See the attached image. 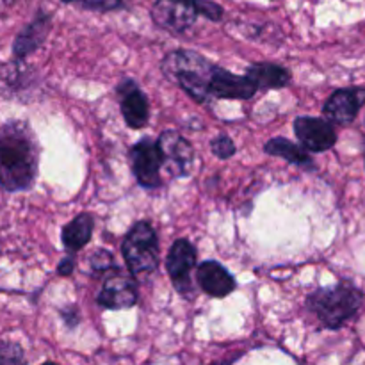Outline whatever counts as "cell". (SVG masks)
Returning a JSON list of instances; mask_svg holds the SVG:
<instances>
[{
	"mask_svg": "<svg viewBox=\"0 0 365 365\" xmlns=\"http://www.w3.org/2000/svg\"><path fill=\"white\" fill-rule=\"evenodd\" d=\"M63 2L81 4V6L89 7V9H98V11H110L123 6V0H63Z\"/></svg>",
	"mask_w": 365,
	"mask_h": 365,
	"instance_id": "obj_22",
	"label": "cell"
},
{
	"mask_svg": "<svg viewBox=\"0 0 365 365\" xmlns=\"http://www.w3.org/2000/svg\"><path fill=\"white\" fill-rule=\"evenodd\" d=\"M294 132L302 145L314 153L327 152V150L334 148L337 143V132H335L334 125L321 118H296Z\"/></svg>",
	"mask_w": 365,
	"mask_h": 365,
	"instance_id": "obj_10",
	"label": "cell"
},
{
	"mask_svg": "<svg viewBox=\"0 0 365 365\" xmlns=\"http://www.w3.org/2000/svg\"><path fill=\"white\" fill-rule=\"evenodd\" d=\"M362 303V292L349 282H341L334 287L317 289L307 299L310 312L331 330H337L355 317Z\"/></svg>",
	"mask_w": 365,
	"mask_h": 365,
	"instance_id": "obj_3",
	"label": "cell"
},
{
	"mask_svg": "<svg viewBox=\"0 0 365 365\" xmlns=\"http://www.w3.org/2000/svg\"><path fill=\"white\" fill-rule=\"evenodd\" d=\"M196 280L198 285L212 298H225L235 291V280L220 262L207 260L202 262L196 269Z\"/></svg>",
	"mask_w": 365,
	"mask_h": 365,
	"instance_id": "obj_15",
	"label": "cell"
},
{
	"mask_svg": "<svg viewBox=\"0 0 365 365\" xmlns=\"http://www.w3.org/2000/svg\"><path fill=\"white\" fill-rule=\"evenodd\" d=\"M91 264H93V269L106 271L107 267L113 264V257H110V253H107L106 250H100V252L93 253Z\"/></svg>",
	"mask_w": 365,
	"mask_h": 365,
	"instance_id": "obj_23",
	"label": "cell"
},
{
	"mask_svg": "<svg viewBox=\"0 0 365 365\" xmlns=\"http://www.w3.org/2000/svg\"><path fill=\"white\" fill-rule=\"evenodd\" d=\"M210 148H212L214 155H217L220 159H230L232 155L235 153V145L230 138L227 135H220V138L214 139L210 143Z\"/></svg>",
	"mask_w": 365,
	"mask_h": 365,
	"instance_id": "obj_21",
	"label": "cell"
},
{
	"mask_svg": "<svg viewBox=\"0 0 365 365\" xmlns=\"http://www.w3.org/2000/svg\"><path fill=\"white\" fill-rule=\"evenodd\" d=\"M157 145L163 153L164 164L175 177H187L191 173L192 164H195V152L187 139L182 138L178 132L166 130L157 139Z\"/></svg>",
	"mask_w": 365,
	"mask_h": 365,
	"instance_id": "obj_8",
	"label": "cell"
},
{
	"mask_svg": "<svg viewBox=\"0 0 365 365\" xmlns=\"http://www.w3.org/2000/svg\"><path fill=\"white\" fill-rule=\"evenodd\" d=\"M223 14V7L210 0H155L152 6L153 24L171 34L189 31L198 16H205L210 21H221Z\"/></svg>",
	"mask_w": 365,
	"mask_h": 365,
	"instance_id": "obj_4",
	"label": "cell"
},
{
	"mask_svg": "<svg viewBox=\"0 0 365 365\" xmlns=\"http://www.w3.org/2000/svg\"><path fill=\"white\" fill-rule=\"evenodd\" d=\"M0 365H27L24 349L14 342H0Z\"/></svg>",
	"mask_w": 365,
	"mask_h": 365,
	"instance_id": "obj_20",
	"label": "cell"
},
{
	"mask_svg": "<svg viewBox=\"0 0 365 365\" xmlns=\"http://www.w3.org/2000/svg\"><path fill=\"white\" fill-rule=\"evenodd\" d=\"M246 78L255 86V89H277L284 88L291 82V73L285 68L273 63H257L248 66Z\"/></svg>",
	"mask_w": 365,
	"mask_h": 365,
	"instance_id": "obj_16",
	"label": "cell"
},
{
	"mask_svg": "<svg viewBox=\"0 0 365 365\" xmlns=\"http://www.w3.org/2000/svg\"><path fill=\"white\" fill-rule=\"evenodd\" d=\"M216 64L192 50H175L163 59V73L177 82L196 102H209L210 81Z\"/></svg>",
	"mask_w": 365,
	"mask_h": 365,
	"instance_id": "obj_2",
	"label": "cell"
},
{
	"mask_svg": "<svg viewBox=\"0 0 365 365\" xmlns=\"http://www.w3.org/2000/svg\"><path fill=\"white\" fill-rule=\"evenodd\" d=\"M365 106V88L337 89L324 103V116L335 125H349Z\"/></svg>",
	"mask_w": 365,
	"mask_h": 365,
	"instance_id": "obj_11",
	"label": "cell"
},
{
	"mask_svg": "<svg viewBox=\"0 0 365 365\" xmlns=\"http://www.w3.org/2000/svg\"><path fill=\"white\" fill-rule=\"evenodd\" d=\"M39 150L27 123L11 121L0 127V187L24 191L36 180Z\"/></svg>",
	"mask_w": 365,
	"mask_h": 365,
	"instance_id": "obj_1",
	"label": "cell"
},
{
	"mask_svg": "<svg viewBox=\"0 0 365 365\" xmlns=\"http://www.w3.org/2000/svg\"><path fill=\"white\" fill-rule=\"evenodd\" d=\"M196 266V250L187 239H177L170 250V255L166 259V269L173 282L175 289L180 294L191 296L192 284L191 273Z\"/></svg>",
	"mask_w": 365,
	"mask_h": 365,
	"instance_id": "obj_7",
	"label": "cell"
},
{
	"mask_svg": "<svg viewBox=\"0 0 365 365\" xmlns=\"http://www.w3.org/2000/svg\"><path fill=\"white\" fill-rule=\"evenodd\" d=\"M43 365H57V364H52V362H46V364H43Z\"/></svg>",
	"mask_w": 365,
	"mask_h": 365,
	"instance_id": "obj_26",
	"label": "cell"
},
{
	"mask_svg": "<svg viewBox=\"0 0 365 365\" xmlns=\"http://www.w3.org/2000/svg\"><path fill=\"white\" fill-rule=\"evenodd\" d=\"M93 227H95V220H93L91 214H78L75 220H71L70 223L63 228L61 239H63L64 248L70 253H75L78 252V250L84 248L89 242V239H91Z\"/></svg>",
	"mask_w": 365,
	"mask_h": 365,
	"instance_id": "obj_17",
	"label": "cell"
},
{
	"mask_svg": "<svg viewBox=\"0 0 365 365\" xmlns=\"http://www.w3.org/2000/svg\"><path fill=\"white\" fill-rule=\"evenodd\" d=\"M61 316H63V319L66 321V324L70 328H75L78 324V314L75 312V310H70V314H68L66 310H63V312H61Z\"/></svg>",
	"mask_w": 365,
	"mask_h": 365,
	"instance_id": "obj_25",
	"label": "cell"
},
{
	"mask_svg": "<svg viewBox=\"0 0 365 365\" xmlns=\"http://www.w3.org/2000/svg\"><path fill=\"white\" fill-rule=\"evenodd\" d=\"M264 150H266V153H269V155L282 157V159H285L291 164H296V166H303V168L314 166L309 153H307L302 146H298L296 143L289 141V139L285 138H273L271 141L266 143Z\"/></svg>",
	"mask_w": 365,
	"mask_h": 365,
	"instance_id": "obj_19",
	"label": "cell"
},
{
	"mask_svg": "<svg viewBox=\"0 0 365 365\" xmlns=\"http://www.w3.org/2000/svg\"><path fill=\"white\" fill-rule=\"evenodd\" d=\"M50 25H52V16H50L48 13H45V11H39V13L36 14L34 20L29 25H25V27L21 29L20 34L16 36V39H14V57L21 61L24 57L36 52V50L43 45L46 36H48Z\"/></svg>",
	"mask_w": 365,
	"mask_h": 365,
	"instance_id": "obj_14",
	"label": "cell"
},
{
	"mask_svg": "<svg viewBox=\"0 0 365 365\" xmlns=\"http://www.w3.org/2000/svg\"><path fill=\"white\" fill-rule=\"evenodd\" d=\"M100 307L110 310L130 309L138 303V284L134 278L121 271H114L96 296Z\"/></svg>",
	"mask_w": 365,
	"mask_h": 365,
	"instance_id": "obj_9",
	"label": "cell"
},
{
	"mask_svg": "<svg viewBox=\"0 0 365 365\" xmlns=\"http://www.w3.org/2000/svg\"><path fill=\"white\" fill-rule=\"evenodd\" d=\"M32 86V71L20 59L0 66V91L6 95H18Z\"/></svg>",
	"mask_w": 365,
	"mask_h": 365,
	"instance_id": "obj_18",
	"label": "cell"
},
{
	"mask_svg": "<svg viewBox=\"0 0 365 365\" xmlns=\"http://www.w3.org/2000/svg\"><path fill=\"white\" fill-rule=\"evenodd\" d=\"M125 262L134 277L155 273L159 266V241L148 221H139L125 235L123 246Z\"/></svg>",
	"mask_w": 365,
	"mask_h": 365,
	"instance_id": "obj_5",
	"label": "cell"
},
{
	"mask_svg": "<svg viewBox=\"0 0 365 365\" xmlns=\"http://www.w3.org/2000/svg\"><path fill=\"white\" fill-rule=\"evenodd\" d=\"M257 93L255 86L245 75L230 73L228 70L217 66L210 81V100H248Z\"/></svg>",
	"mask_w": 365,
	"mask_h": 365,
	"instance_id": "obj_12",
	"label": "cell"
},
{
	"mask_svg": "<svg viewBox=\"0 0 365 365\" xmlns=\"http://www.w3.org/2000/svg\"><path fill=\"white\" fill-rule=\"evenodd\" d=\"M130 163L139 185L153 189L163 184L160 170L164 166V160L157 141L146 138L139 141L138 145H134V148L130 150Z\"/></svg>",
	"mask_w": 365,
	"mask_h": 365,
	"instance_id": "obj_6",
	"label": "cell"
},
{
	"mask_svg": "<svg viewBox=\"0 0 365 365\" xmlns=\"http://www.w3.org/2000/svg\"><path fill=\"white\" fill-rule=\"evenodd\" d=\"M120 103L125 123L130 128H143L148 123L150 107L145 93L135 86V82L125 81L120 86Z\"/></svg>",
	"mask_w": 365,
	"mask_h": 365,
	"instance_id": "obj_13",
	"label": "cell"
},
{
	"mask_svg": "<svg viewBox=\"0 0 365 365\" xmlns=\"http://www.w3.org/2000/svg\"><path fill=\"white\" fill-rule=\"evenodd\" d=\"M73 259H71V257H66V259L59 264V274L68 277V274H71V271H73Z\"/></svg>",
	"mask_w": 365,
	"mask_h": 365,
	"instance_id": "obj_24",
	"label": "cell"
}]
</instances>
